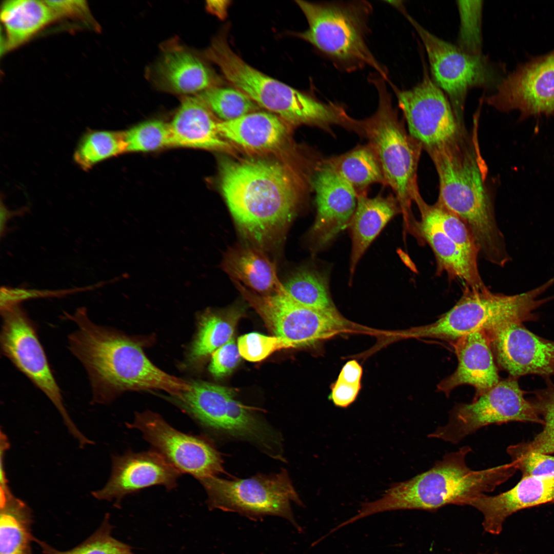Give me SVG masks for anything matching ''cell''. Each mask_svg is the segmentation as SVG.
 I'll list each match as a JSON object with an SVG mask.
<instances>
[{"label":"cell","instance_id":"cell-1","mask_svg":"<svg viewBox=\"0 0 554 554\" xmlns=\"http://www.w3.org/2000/svg\"><path fill=\"white\" fill-rule=\"evenodd\" d=\"M478 127L476 117L471 132L463 129L451 141L426 151L439 178L437 202L466 223L479 255L503 267L511 258L486 184L488 168L481 152Z\"/></svg>","mask_w":554,"mask_h":554},{"label":"cell","instance_id":"cell-2","mask_svg":"<svg viewBox=\"0 0 554 554\" xmlns=\"http://www.w3.org/2000/svg\"><path fill=\"white\" fill-rule=\"evenodd\" d=\"M64 313L76 326L68 337V348L86 371L93 404L109 402L128 390L159 389L176 397L190 389L189 383L152 364L139 344L93 322L86 308Z\"/></svg>","mask_w":554,"mask_h":554},{"label":"cell","instance_id":"cell-3","mask_svg":"<svg viewBox=\"0 0 554 554\" xmlns=\"http://www.w3.org/2000/svg\"><path fill=\"white\" fill-rule=\"evenodd\" d=\"M220 186L242 235L263 250L283 236L295 213V184L280 163L264 159L225 158Z\"/></svg>","mask_w":554,"mask_h":554},{"label":"cell","instance_id":"cell-4","mask_svg":"<svg viewBox=\"0 0 554 554\" xmlns=\"http://www.w3.org/2000/svg\"><path fill=\"white\" fill-rule=\"evenodd\" d=\"M468 446L447 453L428 470L394 483L380 499L362 504L351 517L354 522L377 513L395 510L435 511L449 504L464 505L467 500L486 494L506 481L516 472L512 463L475 470L468 466Z\"/></svg>","mask_w":554,"mask_h":554},{"label":"cell","instance_id":"cell-5","mask_svg":"<svg viewBox=\"0 0 554 554\" xmlns=\"http://www.w3.org/2000/svg\"><path fill=\"white\" fill-rule=\"evenodd\" d=\"M205 54L235 88L288 123L328 132L334 126L347 129L350 125L352 117L344 106L321 101L253 68L233 51L224 35L215 37Z\"/></svg>","mask_w":554,"mask_h":554},{"label":"cell","instance_id":"cell-6","mask_svg":"<svg viewBox=\"0 0 554 554\" xmlns=\"http://www.w3.org/2000/svg\"><path fill=\"white\" fill-rule=\"evenodd\" d=\"M368 81L377 91L378 106L372 115L358 120L356 133L365 138L375 151L385 186L390 188L398 200L408 229L416 221L411 205L420 194L417 170L423 146L406 131L393 106L386 81L376 73L370 74Z\"/></svg>","mask_w":554,"mask_h":554},{"label":"cell","instance_id":"cell-7","mask_svg":"<svg viewBox=\"0 0 554 554\" xmlns=\"http://www.w3.org/2000/svg\"><path fill=\"white\" fill-rule=\"evenodd\" d=\"M308 28L296 33L339 69L351 72L370 67L388 83L387 68L366 42L372 6L366 1L310 2L296 0Z\"/></svg>","mask_w":554,"mask_h":554},{"label":"cell","instance_id":"cell-8","mask_svg":"<svg viewBox=\"0 0 554 554\" xmlns=\"http://www.w3.org/2000/svg\"><path fill=\"white\" fill-rule=\"evenodd\" d=\"M540 287L519 294L506 295L489 289L476 290L465 287L457 303L436 321L411 329L406 336L450 341L452 343L470 333L486 330L510 322L537 319L535 311L546 303L540 296Z\"/></svg>","mask_w":554,"mask_h":554},{"label":"cell","instance_id":"cell-9","mask_svg":"<svg viewBox=\"0 0 554 554\" xmlns=\"http://www.w3.org/2000/svg\"><path fill=\"white\" fill-rule=\"evenodd\" d=\"M207 494L210 509L234 512L252 520L266 516L282 517L301 531L292 511V502L302 506L287 472L228 480L216 476L199 480Z\"/></svg>","mask_w":554,"mask_h":554},{"label":"cell","instance_id":"cell-10","mask_svg":"<svg viewBox=\"0 0 554 554\" xmlns=\"http://www.w3.org/2000/svg\"><path fill=\"white\" fill-rule=\"evenodd\" d=\"M518 379L511 377L500 381L469 403H460L450 411L448 422L428 434L457 444L467 436L491 424L517 421L544 422L533 404L525 398Z\"/></svg>","mask_w":554,"mask_h":554},{"label":"cell","instance_id":"cell-11","mask_svg":"<svg viewBox=\"0 0 554 554\" xmlns=\"http://www.w3.org/2000/svg\"><path fill=\"white\" fill-rule=\"evenodd\" d=\"M243 298L274 336L288 348L312 346L345 330L348 323L339 313L302 306L283 293L262 295L232 281Z\"/></svg>","mask_w":554,"mask_h":554},{"label":"cell","instance_id":"cell-12","mask_svg":"<svg viewBox=\"0 0 554 554\" xmlns=\"http://www.w3.org/2000/svg\"><path fill=\"white\" fill-rule=\"evenodd\" d=\"M2 353L51 401L75 438L82 433L69 416L33 321L20 305L1 310Z\"/></svg>","mask_w":554,"mask_h":554},{"label":"cell","instance_id":"cell-13","mask_svg":"<svg viewBox=\"0 0 554 554\" xmlns=\"http://www.w3.org/2000/svg\"><path fill=\"white\" fill-rule=\"evenodd\" d=\"M403 13L423 43L434 82L447 94L459 125L465 127L464 112L468 91L493 83L492 69L482 54L465 52L430 33L406 11Z\"/></svg>","mask_w":554,"mask_h":554},{"label":"cell","instance_id":"cell-14","mask_svg":"<svg viewBox=\"0 0 554 554\" xmlns=\"http://www.w3.org/2000/svg\"><path fill=\"white\" fill-rule=\"evenodd\" d=\"M174 402L201 426L211 432L244 440L251 443L263 430L261 419L234 399L229 388L195 381Z\"/></svg>","mask_w":554,"mask_h":554},{"label":"cell","instance_id":"cell-15","mask_svg":"<svg viewBox=\"0 0 554 554\" xmlns=\"http://www.w3.org/2000/svg\"><path fill=\"white\" fill-rule=\"evenodd\" d=\"M397 97L409 133L425 151L454 138L465 129L456 118L449 99L424 69L423 78L410 89L389 82Z\"/></svg>","mask_w":554,"mask_h":554},{"label":"cell","instance_id":"cell-16","mask_svg":"<svg viewBox=\"0 0 554 554\" xmlns=\"http://www.w3.org/2000/svg\"><path fill=\"white\" fill-rule=\"evenodd\" d=\"M127 426L140 430L153 450L181 473L199 480L224 472L221 456L210 443L177 430L158 414L138 413Z\"/></svg>","mask_w":554,"mask_h":554},{"label":"cell","instance_id":"cell-17","mask_svg":"<svg viewBox=\"0 0 554 554\" xmlns=\"http://www.w3.org/2000/svg\"><path fill=\"white\" fill-rule=\"evenodd\" d=\"M502 112L518 110L520 120L554 113V50L522 64L484 99Z\"/></svg>","mask_w":554,"mask_h":554},{"label":"cell","instance_id":"cell-18","mask_svg":"<svg viewBox=\"0 0 554 554\" xmlns=\"http://www.w3.org/2000/svg\"><path fill=\"white\" fill-rule=\"evenodd\" d=\"M485 331L496 361L509 377L554 375V341L535 334L521 323H507Z\"/></svg>","mask_w":554,"mask_h":554},{"label":"cell","instance_id":"cell-19","mask_svg":"<svg viewBox=\"0 0 554 554\" xmlns=\"http://www.w3.org/2000/svg\"><path fill=\"white\" fill-rule=\"evenodd\" d=\"M322 160L313 175L317 214L310 235L315 248L327 245L349 226L355 210L353 187Z\"/></svg>","mask_w":554,"mask_h":554},{"label":"cell","instance_id":"cell-20","mask_svg":"<svg viewBox=\"0 0 554 554\" xmlns=\"http://www.w3.org/2000/svg\"><path fill=\"white\" fill-rule=\"evenodd\" d=\"M112 461L108 482L92 494L98 500H115L117 505L126 495L148 487L159 485L174 488L181 473L154 450L114 456Z\"/></svg>","mask_w":554,"mask_h":554},{"label":"cell","instance_id":"cell-21","mask_svg":"<svg viewBox=\"0 0 554 554\" xmlns=\"http://www.w3.org/2000/svg\"><path fill=\"white\" fill-rule=\"evenodd\" d=\"M554 503V476L525 477L511 489L499 494H483L466 501L481 512L485 531L499 535L506 519L523 509ZM463 505V506H464Z\"/></svg>","mask_w":554,"mask_h":554},{"label":"cell","instance_id":"cell-22","mask_svg":"<svg viewBox=\"0 0 554 554\" xmlns=\"http://www.w3.org/2000/svg\"><path fill=\"white\" fill-rule=\"evenodd\" d=\"M452 344L458 366L438 385L439 391L448 396L457 387L469 385L475 388V396H478L500 381L490 340L485 330L466 335Z\"/></svg>","mask_w":554,"mask_h":554},{"label":"cell","instance_id":"cell-23","mask_svg":"<svg viewBox=\"0 0 554 554\" xmlns=\"http://www.w3.org/2000/svg\"><path fill=\"white\" fill-rule=\"evenodd\" d=\"M414 236L419 242H426L432 250L437 264V273H445L451 280L458 279L465 287L476 290L488 289L479 273L478 262L469 258L462 249L426 212L419 210Z\"/></svg>","mask_w":554,"mask_h":554},{"label":"cell","instance_id":"cell-24","mask_svg":"<svg viewBox=\"0 0 554 554\" xmlns=\"http://www.w3.org/2000/svg\"><path fill=\"white\" fill-rule=\"evenodd\" d=\"M211 111L197 96H186L170 124L172 147L211 150L229 148L219 134Z\"/></svg>","mask_w":554,"mask_h":554},{"label":"cell","instance_id":"cell-25","mask_svg":"<svg viewBox=\"0 0 554 554\" xmlns=\"http://www.w3.org/2000/svg\"><path fill=\"white\" fill-rule=\"evenodd\" d=\"M222 268L232 281L258 294L284 293L275 264L263 250L252 245H238L228 250Z\"/></svg>","mask_w":554,"mask_h":554},{"label":"cell","instance_id":"cell-26","mask_svg":"<svg viewBox=\"0 0 554 554\" xmlns=\"http://www.w3.org/2000/svg\"><path fill=\"white\" fill-rule=\"evenodd\" d=\"M402 213L399 202L392 194L369 197L357 195L355 211L349 224L352 239L350 275L368 247L394 216Z\"/></svg>","mask_w":554,"mask_h":554},{"label":"cell","instance_id":"cell-27","mask_svg":"<svg viewBox=\"0 0 554 554\" xmlns=\"http://www.w3.org/2000/svg\"><path fill=\"white\" fill-rule=\"evenodd\" d=\"M153 77L160 88L182 94L201 92L214 83L209 68L192 53L181 48L163 54L154 68Z\"/></svg>","mask_w":554,"mask_h":554},{"label":"cell","instance_id":"cell-28","mask_svg":"<svg viewBox=\"0 0 554 554\" xmlns=\"http://www.w3.org/2000/svg\"><path fill=\"white\" fill-rule=\"evenodd\" d=\"M217 130L224 139L254 150L278 148L287 134L283 120L266 112L255 111L231 121L218 122Z\"/></svg>","mask_w":554,"mask_h":554},{"label":"cell","instance_id":"cell-29","mask_svg":"<svg viewBox=\"0 0 554 554\" xmlns=\"http://www.w3.org/2000/svg\"><path fill=\"white\" fill-rule=\"evenodd\" d=\"M56 17L45 1L5 2L1 18L6 33L5 46L10 49L21 45Z\"/></svg>","mask_w":554,"mask_h":554},{"label":"cell","instance_id":"cell-30","mask_svg":"<svg viewBox=\"0 0 554 554\" xmlns=\"http://www.w3.org/2000/svg\"><path fill=\"white\" fill-rule=\"evenodd\" d=\"M324 162L350 184L357 195L367 193L368 188L385 180L378 157L368 143L344 153L324 159Z\"/></svg>","mask_w":554,"mask_h":554},{"label":"cell","instance_id":"cell-31","mask_svg":"<svg viewBox=\"0 0 554 554\" xmlns=\"http://www.w3.org/2000/svg\"><path fill=\"white\" fill-rule=\"evenodd\" d=\"M0 500V554H31L34 538L30 508L12 493Z\"/></svg>","mask_w":554,"mask_h":554},{"label":"cell","instance_id":"cell-32","mask_svg":"<svg viewBox=\"0 0 554 554\" xmlns=\"http://www.w3.org/2000/svg\"><path fill=\"white\" fill-rule=\"evenodd\" d=\"M243 313V308L238 306L205 311L200 317L197 333L190 349V361L203 359L231 339Z\"/></svg>","mask_w":554,"mask_h":554},{"label":"cell","instance_id":"cell-33","mask_svg":"<svg viewBox=\"0 0 554 554\" xmlns=\"http://www.w3.org/2000/svg\"><path fill=\"white\" fill-rule=\"evenodd\" d=\"M284 294L304 307L339 313L331 298L327 275L308 268L294 273L283 284Z\"/></svg>","mask_w":554,"mask_h":554},{"label":"cell","instance_id":"cell-34","mask_svg":"<svg viewBox=\"0 0 554 554\" xmlns=\"http://www.w3.org/2000/svg\"><path fill=\"white\" fill-rule=\"evenodd\" d=\"M124 132L92 130L85 132L74 152L75 162L87 170L98 163L126 152Z\"/></svg>","mask_w":554,"mask_h":554},{"label":"cell","instance_id":"cell-35","mask_svg":"<svg viewBox=\"0 0 554 554\" xmlns=\"http://www.w3.org/2000/svg\"><path fill=\"white\" fill-rule=\"evenodd\" d=\"M414 202L419 210L428 214L469 258L477 262L479 255L478 247L469 228L462 219L438 202L432 205L426 203L420 194L416 197Z\"/></svg>","mask_w":554,"mask_h":554},{"label":"cell","instance_id":"cell-36","mask_svg":"<svg viewBox=\"0 0 554 554\" xmlns=\"http://www.w3.org/2000/svg\"><path fill=\"white\" fill-rule=\"evenodd\" d=\"M213 113L229 121L258 109V105L238 89L213 86L197 95Z\"/></svg>","mask_w":554,"mask_h":554},{"label":"cell","instance_id":"cell-37","mask_svg":"<svg viewBox=\"0 0 554 554\" xmlns=\"http://www.w3.org/2000/svg\"><path fill=\"white\" fill-rule=\"evenodd\" d=\"M112 526L108 518L90 537L70 550H60L47 543L34 539L41 548L39 554H134L131 547L112 536Z\"/></svg>","mask_w":554,"mask_h":554},{"label":"cell","instance_id":"cell-38","mask_svg":"<svg viewBox=\"0 0 554 554\" xmlns=\"http://www.w3.org/2000/svg\"><path fill=\"white\" fill-rule=\"evenodd\" d=\"M124 133L126 152H149L172 147L170 124L161 120L144 122Z\"/></svg>","mask_w":554,"mask_h":554},{"label":"cell","instance_id":"cell-39","mask_svg":"<svg viewBox=\"0 0 554 554\" xmlns=\"http://www.w3.org/2000/svg\"><path fill=\"white\" fill-rule=\"evenodd\" d=\"M531 401L543 420V428L525 446L529 449L545 454L554 453V382L547 381L544 388L534 392Z\"/></svg>","mask_w":554,"mask_h":554},{"label":"cell","instance_id":"cell-40","mask_svg":"<svg viewBox=\"0 0 554 554\" xmlns=\"http://www.w3.org/2000/svg\"><path fill=\"white\" fill-rule=\"evenodd\" d=\"M457 2L460 19L459 47L471 54H481L482 1Z\"/></svg>","mask_w":554,"mask_h":554},{"label":"cell","instance_id":"cell-41","mask_svg":"<svg viewBox=\"0 0 554 554\" xmlns=\"http://www.w3.org/2000/svg\"><path fill=\"white\" fill-rule=\"evenodd\" d=\"M507 452L522 477L554 476V456L531 450L524 443L509 446Z\"/></svg>","mask_w":554,"mask_h":554},{"label":"cell","instance_id":"cell-42","mask_svg":"<svg viewBox=\"0 0 554 554\" xmlns=\"http://www.w3.org/2000/svg\"><path fill=\"white\" fill-rule=\"evenodd\" d=\"M237 344L241 357L252 362H260L278 350L288 348L281 338L258 332L241 336Z\"/></svg>","mask_w":554,"mask_h":554},{"label":"cell","instance_id":"cell-43","mask_svg":"<svg viewBox=\"0 0 554 554\" xmlns=\"http://www.w3.org/2000/svg\"><path fill=\"white\" fill-rule=\"evenodd\" d=\"M98 283L86 287H74L58 290H39L18 287H2L1 289L0 308L3 310L20 305L24 301L40 298L62 297L78 292L89 291L101 286Z\"/></svg>","mask_w":554,"mask_h":554},{"label":"cell","instance_id":"cell-44","mask_svg":"<svg viewBox=\"0 0 554 554\" xmlns=\"http://www.w3.org/2000/svg\"><path fill=\"white\" fill-rule=\"evenodd\" d=\"M238 344L233 337L212 353L209 370L215 377L230 374L241 360Z\"/></svg>","mask_w":554,"mask_h":554},{"label":"cell","instance_id":"cell-45","mask_svg":"<svg viewBox=\"0 0 554 554\" xmlns=\"http://www.w3.org/2000/svg\"><path fill=\"white\" fill-rule=\"evenodd\" d=\"M56 16H68L90 22L91 16L85 1H45Z\"/></svg>","mask_w":554,"mask_h":554},{"label":"cell","instance_id":"cell-46","mask_svg":"<svg viewBox=\"0 0 554 554\" xmlns=\"http://www.w3.org/2000/svg\"><path fill=\"white\" fill-rule=\"evenodd\" d=\"M331 388L328 399L335 406L346 408L355 400L361 389V385H352L337 379Z\"/></svg>","mask_w":554,"mask_h":554},{"label":"cell","instance_id":"cell-47","mask_svg":"<svg viewBox=\"0 0 554 554\" xmlns=\"http://www.w3.org/2000/svg\"><path fill=\"white\" fill-rule=\"evenodd\" d=\"M362 373L360 364L355 360H351L343 366L338 380L352 385H361Z\"/></svg>","mask_w":554,"mask_h":554},{"label":"cell","instance_id":"cell-48","mask_svg":"<svg viewBox=\"0 0 554 554\" xmlns=\"http://www.w3.org/2000/svg\"><path fill=\"white\" fill-rule=\"evenodd\" d=\"M1 494L6 495L11 493L8 485L7 484V480L6 478L5 471L4 469V459L5 457V453L6 451L8 449L9 446V443L7 437L1 431Z\"/></svg>","mask_w":554,"mask_h":554},{"label":"cell","instance_id":"cell-49","mask_svg":"<svg viewBox=\"0 0 554 554\" xmlns=\"http://www.w3.org/2000/svg\"><path fill=\"white\" fill-rule=\"evenodd\" d=\"M25 209H21L15 211L9 210L2 201L1 204L0 213V235L2 238L6 230L7 224L8 221L12 217L21 215L24 212Z\"/></svg>","mask_w":554,"mask_h":554},{"label":"cell","instance_id":"cell-50","mask_svg":"<svg viewBox=\"0 0 554 554\" xmlns=\"http://www.w3.org/2000/svg\"><path fill=\"white\" fill-rule=\"evenodd\" d=\"M478 554H483V553H478ZM494 554H500V553H494Z\"/></svg>","mask_w":554,"mask_h":554}]
</instances>
